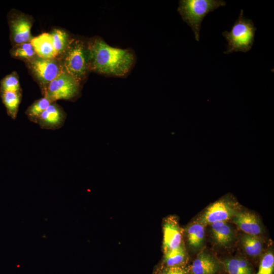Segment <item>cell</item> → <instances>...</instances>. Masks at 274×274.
I'll use <instances>...</instances> for the list:
<instances>
[{"label":"cell","mask_w":274,"mask_h":274,"mask_svg":"<svg viewBox=\"0 0 274 274\" xmlns=\"http://www.w3.org/2000/svg\"><path fill=\"white\" fill-rule=\"evenodd\" d=\"M86 45L90 71L108 77H124L135 63L131 49L112 47L99 37L92 39Z\"/></svg>","instance_id":"6da1fadb"},{"label":"cell","mask_w":274,"mask_h":274,"mask_svg":"<svg viewBox=\"0 0 274 274\" xmlns=\"http://www.w3.org/2000/svg\"><path fill=\"white\" fill-rule=\"evenodd\" d=\"M225 5L223 0H180L177 11L183 21L191 28L195 40L199 41L201 24L204 17Z\"/></svg>","instance_id":"7a4b0ae2"},{"label":"cell","mask_w":274,"mask_h":274,"mask_svg":"<svg viewBox=\"0 0 274 274\" xmlns=\"http://www.w3.org/2000/svg\"><path fill=\"white\" fill-rule=\"evenodd\" d=\"M243 14L244 11L242 9L230 31L225 30L222 32L227 41V49L224 54L233 52L246 53L252 47L257 28L252 20L245 18Z\"/></svg>","instance_id":"3957f363"},{"label":"cell","mask_w":274,"mask_h":274,"mask_svg":"<svg viewBox=\"0 0 274 274\" xmlns=\"http://www.w3.org/2000/svg\"><path fill=\"white\" fill-rule=\"evenodd\" d=\"M63 68L80 83L90 71L87 45L80 40L70 42L65 51Z\"/></svg>","instance_id":"277c9868"},{"label":"cell","mask_w":274,"mask_h":274,"mask_svg":"<svg viewBox=\"0 0 274 274\" xmlns=\"http://www.w3.org/2000/svg\"><path fill=\"white\" fill-rule=\"evenodd\" d=\"M80 92V83L64 70L48 84L44 94L53 102L57 100H72Z\"/></svg>","instance_id":"5b68a950"},{"label":"cell","mask_w":274,"mask_h":274,"mask_svg":"<svg viewBox=\"0 0 274 274\" xmlns=\"http://www.w3.org/2000/svg\"><path fill=\"white\" fill-rule=\"evenodd\" d=\"M236 202L228 197L223 198L211 204L202 215L200 222L202 224L216 222H226L238 212Z\"/></svg>","instance_id":"8992f818"},{"label":"cell","mask_w":274,"mask_h":274,"mask_svg":"<svg viewBox=\"0 0 274 274\" xmlns=\"http://www.w3.org/2000/svg\"><path fill=\"white\" fill-rule=\"evenodd\" d=\"M29 67L38 80L43 84L47 85V87L64 70L63 67L53 59L40 57L32 59L29 62Z\"/></svg>","instance_id":"52a82bcc"},{"label":"cell","mask_w":274,"mask_h":274,"mask_svg":"<svg viewBox=\"0 0 274 274\" xmlns=\"http://www.w3.org/2000/svg\"><path fill=\"white\" fill-rule=\"evenodd\" d=\"M163 250L164 253L182 245V231L178 219L174 216L166 218L163 224Z\"/></svg>","instance_id":"ba28073f"},{"label":"cell","mask_w":274,"mask_h":274,"mask_svg":"<svg viewBox=\"0 0 274 274\" xmlns=\"http://www.w3.org/2000/svg\"><path fill=\"white\" fill-rule=\"evenodd\" d=\"M65 118L64 112L53 102L43 112L37 124L44 129H58L63 126Z\"/></svg>","instance_id":"9c48e42d"},{"label":"cell","mask_w":274,"mask_h":274,"mask_svg":"<svg viewBox=\"0 0 274 274\" xmlns=\"http://www.w3.org/2000/svg\"><path fill=\"white\" fill-rule=\"evenodd\" d=\"M10 37L12 42L16 45L28 43L31 39L30 22L22 17H9Z\"/></svg>","instance_id":"30bf717a"},{"label":"cell","mask_w":274,"mask_h":274,"mask_svg":"<svg viewBox=\"0 0 274 274\" xmlns=\"http://www.w3.org/2000/svg\"><path fill=\"white\" fill-rule=\"evenodd\" d=\"M221 267V263L212 255L202 252L194 259L189 269L191 274H217Z\"/></svg>","instance_id":"8fae6325"},{"label":"cell","mask_w":274,"mask_h":274,"mask_svg":"<svg viewBox=\"0 0 274 274\" xmlns=\"http://www.w3.org/2000/svg\"><path fill=\"white\" fill-rule=\"evenodd\" d=\"M232 219L233 222L245 234L257 236L262 232L259 219L251 213L237 212Z\"/></svg>","instance_id":"7c38bea8"},{"label":"cell","mask_w":274,"mask_h":274,"mask_svg":"<svg viewBox=\"0 0 274 274\" xmlns=\"http://www.w3.org/2000/svg\"><path fill=\"white\" fill-rule=\"evenodd\" d=\"M30 44L39 57L53 59L56 57L50 33H43L31 39Z\"/></svg>","instance_id":"4fadbf2b"},{"label":"cell","mask_w":274,"mask_h":274,"mask_svg":"<svg viewBox=\"0 0 274 274\" xmlns=\"http://www.w3.org/2000/svg\"><path fill=\"white\" fill-rule=\"evenodd\" d=\"M222 264L228 274H254L249 262L242 257L226 259Z\"/></svg>","instance_id":"5bb4252c"},{"label":"cell","mask_w":274,"mask_h":274,"mask_svg":"<svg viewBox=\"0 0 274 274\" xmlns=\"http://www.w3.org/2000/svg\"><path fill=\"white\" fill-rule=\"evenodd\" d=\"M211 224L213 236L218 244L226 246L232 241L233 231L226 222H216Z\"/></svg>","instance_id":"9a60e30c"},{"label":"cell","mask_w":274,"mask_h":274,"mask_svg":"<svg viewBox=\"0 0 274 274\" xmlns=\"http://www.w3.org/2000/svg\"><path fill=\"white\" fill-rule=\"evenodd\" d=\"M187 261V253L182 244L178 248L164 253L163 261L160 266L163 267L185 266Z\"/></svg>","instance_id":"2e32d148"},{"label":"cell","mask_w":274,"mask_h":274,"mask_svg":"<svg viewBox=\"0 0 274 274\" xmlns=\"http://www.w3.org/2000/svg\"><path fill=\"white\" fill-rule=\"evenodd\" d=\"M0 96L8 115L13 120H15L21 99L20 92H0Z\"/></svg>","instance_id":"e0dca14e"},{"label":"cell","mask_w":274,"mask_h":274,"mask_svg":"<svg viewBox=\"0 0 274 274\" xmlns=\"http://www.w3.org/2000/svg\"><path fill=\"white\" fill-rule=\"evenodd\" d=\"M187 237L191 248H199L204 239V228L203 224L199 222L191 224L187 228Z\"/></svg>","instance_id":"ac0fdd59"},{"label":"cell","mask_w":274,"mask_h":274,"mask_svg":"<svg viewBox=\"0 0 274 274\" xmlns=\"http://www.w3.org/2000/svg\"><path fill=\"white\" fill-rule=\"evenodd\" d=\"M241 243L246 253L251 257H257L262 252V243L256 235L245 234L241 238Z\"/></svg>","instance_id":"d6986e66"},{"label":"cell","mask_w":274,"mask_h":274,"mask_svg":"<svg viewBox=\"0 0 274 274\" xmlns=\"http://www.w3.org/2000/svg\"><path fill=\"white\" fill-rule=\"evenodd\" d=\"M52 102L45 96L34 101L25 111L29 121L37 124L41 114Z\"/></svg>","instance_id":"ffe728a7"},{"label":"cell","mask_w":274,"mask_h":274,"mask_svg":"<svg viewBox=\"0 0 274 274\" xmlns=\"http://www.w3.org/2000/svg\"><path fill=\"white\" fill-rule=\"evenodd\" d=\"M50 35L56 56L65 51L70 43L66 32L60 29H55Z\"/></svg>","instance_id":"44dd1931"},{"label":"cell","mask_w":274,"mask_h":274,"mask_svg":"<svg viewBox=\"0 0 274 274\" xmlns=\"http://www.w3.org/2000/svg\"><path fill=\"white\" fill-rule=\"evenodd\" d=\"M0 83V92H20L19 80L15 73L5 76Z\"/></svg>","instance_id":"7402d4cb"},{"label":"cell","mask_w":274,"mask_h":274,"mask_svg":"<svg viewBox=\"0 0 274 274\" xmlns=\"http://www.w3.org/2000/svg\"><path fill=\"white\" fill-rule=\"evenodd\" d=\"M30 43H25L16 45L11 50L12 56L19 58L31 59L36 54Z\"/></svg>","instance_id":"603a6c76"},{"label":"cell","mask_w":274,"mask_h":274,"mask_svg":"<svg viewBox=\"0 0 274 274\" xmlns=\"http://www.w3.org/2000/svg\"><path fill=\"white\" fill-rule=\"evenodd\" d=\"M274 255L272 252L266 253L261 259L258 270L255 274H273Z\"/></svg>","instance_id":"cb8c5ba5"},{"label":"cell","mask_w":274,"mask_h":274,"mask_svg":"<svg viewBox=\"0 0 274 274\" xmlns=\"http://www.w3.org/2000/svg\"><path fill=\"white\" fill-rule=\"evenodd\" d=\"M154 274H191L190 269L185 266L172 267L159 266L154 271Z\"/></svg>","instance_id":"d4e9b609"}]
</instances>
